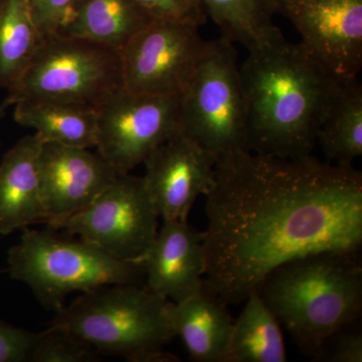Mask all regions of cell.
<instances>
[{
	"label": "cell",
	"instance_id": "cell-1",
	"mask_svg": "<svg viewBox=\"0 0 362 362\" xmlns=\"http://www.w3.org/2000/svg\"><path fill=\"white\" fill-rule=\"evenodd\" d=\"M206 211V287L239 304L286 262L361 252L362 175L313 156L228 152L218 156Z\"/></svg>",
	"mask_w": 362,
	"mask_h": 362
},
{
	"label": "cell",
	"instance_id": "cell-2",
	"mask_svg": "<svg viewBox=\"0 0 362 362\" xmlns=\"http://www.w3.org/2000/svg\"><path fill=\"white\" fill-rule=\"evenodd\" d=\"M246 101L247 149L302 158L312 156L339 82L300 44L282 39L250 52L240 66Z\"/></svg>",
	"mask_w": 362,
	"mask_h": 362
},
{
	"label": "cell",
	"instance_id": "cell-3",
	"mask_svg": "<svg viewBox=\"0 0 362 362\" xmlns=\"http://www.w3.org/2000/svg\"><path fill=\"white\" fill-rule=\"evenodd\" d=\"M255 289L304 356L314 361L362 311L359 252L325 251L286 262Z\"/></svg>",
	"mask_w": 362,
	"mask_h": 362
},
{
	"label": "cell",
	"instance_id": "cell-4",
	"mask_svg": "<svg viewBox=\"0 0 362 362\" xmlns=\"http://www.w3.org/2000/svg\"><path fill=\"white\" fill-rule=\"evenodd\" d=\"M8 271L25 283L45 308L58 312L66 297L104 286H144L142 264L122 261L58 230L23 228L18 244L8 251Z\"/></svg>",
	"mask_w": 362,
	"mask_h": 362
},
{
	"label": "cell",
	"instance_id": "cell-5",
	"mask_svg": "<svg viewBox=\"0 0 362 362\" xmlns=\"http://www.w3.org/2000/svg\"><path fill=\"white\" fill-rule=\"evenodd\" d=\"M168 302L144 286H104L82 293L59 309L52 324L82 338L98 354L134 362L143 352L162 349L175 337L169 325Z\"/></svg>",
	"mask_w": 362,
	"mask_h": 362
},
{
	"label": "cell",
	"instance_id": "cell-6",
	"mask_svg": "<svg viewBox=\"0 0 362 362\" xmlns=\"http://www.w3.org/2000/svg\"><path fill=\"white\" fill-rule=\"evenodd\" d=\"M180 132L221 156L247 149L246 101L238 52L230 40H209L181 95Z\"/></svg>",
	"mask_w": 362,
	"mask_h": 362
},
{
	"label": "cell",
	"instance_id": "cell-7",
	"mask_svg": "<svg viewBox=\"0 0 362 362\" xmlns=\"http://www.w3.org/2000/svg\"><path fill=\"white\" fill-rule=\"evenodd\" d=\"M124 87L121 52L82 39L45 40L21 82L2 105L21 100L97 107Z\"/></svg>",
	"mask_w": 362,
	"mask_h": 362
},
{
	"label": "cell",
	"instance_id": "cell-8",
	"mask_svg": "<svg viewBox=\"0 0 362 362\" xmlns=\"http://www.w3.org/2000/svg\"><path fill=\"white\" fill-rule=\"evenodd\" d=\"M144 180L119 175L92 204L49 228L65 230L122 261L138 263L158 233Z\"/></svg>",
	"mask_w": 362,
	"mask_h": 362
},
{
	"label": "cell",
	"instance_id": "cell-9",
	"mask_svg": "<svg viewBox=\"0 0 362 362\" xmlns=\"http://www.w3.org/2000/svg\"><path fill=\"white\" fill-rule=\"evenodd\" d=\"M97 111L96 148L120 175L129 173L162 143L180 133V96H149L122 87Z\"/></svg>",
	"mask_w": 362,
	"mask_h": 362
},
{
	"label": "cell",
	"instance_id": "cell-10",
	"mask_svg": "<svg viewBox=\"0 0 362 362\" xmlns=\"http://www.w3.org/2000/svg\"><path fill=\"white\" fill-rule=\"evenodd\" d=\"M206 44L194 23L153 18L121 51L124 88L138 95L180 96Z\"/></svg>",
	"mask_w": 362,
	"mask_h": 362
},
{
	"label": "cell",
	"instance_id": "cell-11",
	"mask_svg": "<svg viewBox=\"0 0 362 362\" xmlns=\"http://www.w3.org/2000/svg\"><path fill=\"white\" fill-rule=\"evenodd\" d=\"M276 14L296 28L303 45L340 84L362 68V0H274Z\"/></svg>",
	"mask_w": 362,
	"mask_h": 362
},
{
	"label": "cell",
	"instance_id": "cell-12",
	"mask_svg": "<svg viewBox=\"0 0 362 362\" xmlns=\"http://www.w3.org/2000/svg\"><path fill=\"white\" fill-rule=\"evenodd\" d=\"M218 158L180 132L145 159L143 180L163 221H187L195 201L216 182Z\"/></svg>",
	"mask_w": 362,
	"mask_h": 362
},
{
	"label": "cell",
	"instance_id": "cell-13",
	"mask_svg": "<svg viewBox=\"0 0 362 362\" xmlns=\"http://www.w3.org/2000/svg\"><path fill=\"white\" fill-rule=\"evenodd\" d=\"M119 175L98 152L44 143L40 157L44 223L52 226L82 211Z\"/></svg>",
	"mask_w": 362,
	"mask_h": 362
},
{
	"label": "cell",
	"instance_id": "cell-14",
	"mask_svg": "<svg viewBox=\"0 0 362 362\" xmlns=\"http://www.w3.org/2000/svg\"><path fill=\"white\" fill-rule=\"evenodd\" d=\"M138 263L144 268L148 291L175 303L182 301L206 282L204 235L187 221H163Z\"/></svg>",
	"mask_w": 362,
	"mask_h": 362
},
{
	"label": "cell",
	"instance_id": "cell-15",
	"mask_svg": "<svg viewBox=\"0 0 362 362\" xmlns=\"http://www.w3.org/2000/svg\"><path fill=\"white\" fill-rule=\"evenodd\" d=\"M42 138H21L0 163V235H7L35 223H44L40 192Z\"/></svg>",
	"mask_w": 362,
	"mask_h": 362
},
{
	"label": "cell",
	"instance_id": "cell-16",
	"mask_svg": "<svg viewBox=\"0 0 362 362\" xmlns=\"http://www.w3.org/2000/svg\"><path fill=\"white\" fill-rule=\"evenodd\" d=\"M206 280V279H204ZM168 317L173 337L185 344L197 362H223L233 320L228 304L204 287L180 302H168Z\"/></svg>",
	"mask_w": 362,
	"mask_h": 362
},
{
	"label": "cell",
	"instance_id": "cell-17",
	"mask_svg": "<svg viewBox=\"0 0 362 362\" xmlns=\"http://www.w3.org/2000/svg\"><path fill=\"white\" fill-rule=\"evenodd\" d=\"M152 20L135 0H75L56 37L90 40L121 52Z\"/></svg>",
	"mask_w": 362,
	"mask_h": 362
},
{
	"label": "cell",
	"instance_id": "cell-18",
	"mask_svg": "<svg viewBox=\"0 0 362 362\" xmlns=\"http://www.w3.org/2000/svg\"><path fill=\"white\" fill-rule=\"evenodd\" d=\"M14 120L33 128L44 143L93 148L97 143V111L90 105L21 100Z\"/></svg>",
	"mask_w": 362,
	"mask_h": 362
},
{
	"label": "cell",
	"instance_id": "cell-19",
	"mask_svg": "<svg viewBox=\"0 0 362 362\" xmlns=\"http://www.w3.org/2000/svg\"><path fill=\"white\" fill-rule=\"evenodd\" d=\"M244 309L233 321L223 362H286L281 324L256 289L245 299Z\"/></svg>",
	"mask_w": 362,
	"mask_h": 362
},
{
	"label": "cell",
	"instance_id": "cell-20",
	"mask_svg": "<svg viewBox=\"0 0 362 362\" xmlns=\"http://www.w3.org/2000/svg\"><path fill=\"white\" fill-rule=\"evenodd\" d=\"M204 13L211 16L221 37L258 51L284 39L274 23V0H197Z\"/></svg>",
	"mask_w": 362,
	"mask_h": 362
},
{
	"label": "cell",
	"instance_id": "cell-21",
	"mask_svg": "<svg viewBox=\"0 0 362 362\" xmlns=\"http://www.w3.org/2000/svg\"><path fill=\"white\" fill-rule=\"evenodd\" d=\"M44 42L28 0H0V87L18 85Z\"/></svg>",
	"mask_w": 362,
	"mask_h": 362
},
{
	"label": "cell",
	"instance_id": "cell-22",
	"mask_svg": "<svg viewBox=\"0 0 362 362\" xmlns=\"http://www.w3.org/2000/svg\"><path fill=\"white\" fill-rule=\"evenodd\" d=\"M328 162L352 165L362 156V86L358 80L340 86L317 136Z\"/></svg>",
	"mask_w": 362,
	"mask_h": 362
},
{
	"label": "cell",
	"instance_id": "cell-23",
	"mask_svg": "<svg viewBox=\"0 0 362 362\" xmlns=\"http://www.w3.org/2000/svg\"><path fill=\"white\" fill-rule=\"evenodd\" d=\"M98 352L92 345L73 332L52 324L44 332L37 333L30 361L89 362Z\"/></svg>",
	"mask_w": 362,
	"mask_h": 362
},
{
	"label": "cell",
	"instance_id": "cell-24",
	"mask_svg": "<svg viewBox=\"0 0 362 362\" xmlns=\"http://www.w3.org/2000/svg\"><path fill=\"white\" fill-rule=\"evenodd\" d=\"M152 18L187 21L201 26L206 14L197 0H135Z\"/></svg>",
	"mask_w": 362,
	"mask_h": 362
},
{
	"label": "cell",
	"instance_id": "cell-25",
	"mask_svg": "<svg viewBox=\"0 0 362 362\" xmlns=\"http://www.w3.org/2000/svg\"><path fill=\"white\" fill-rule=\"evenodd\" d=\"M37 333L0 320V362L30 361Z\"/></svg>",
	"mask_w": 362,
	"mask_h": 362
},
{
	"label": "cell",
	"instance_id": "cell-26",
	"mask_svg": "<svg viewBox=\"0 0 362 362\" xmlns=\"http://www.w3.org/2000/svg\"><path fill=\"white\" fill-rule=\"evenodd\" d=\"M75 0H28L33 18L44 40L56 37Z\"/></svg>",
	"mask_w": 362,
	"mask_h": 362
},
{
	"label": "cell",
	"instance_id": "cell-27",
	"mask_svg": "<svg viewBox=\"0 0 362 362\" xmlns=\"http://www.w3.org/2000/svg\"><path fill=\"white\" fill-rule=\"evenodd\" d=\"M324 345L321 356L316 361L326 362H361L362 334L354 330H341L333 334Z\"/></svg>",
	"mask_w": 362,
	"mask_h": 362
},
{
	"label": "cell",
	"instance_id": "cell-28",
	"mask_svg": "<svg viewBox=\"0 0 362 362\" xmlns=\"http://www.w3.org/2000/svg\"><path fill=\"white\" fill-rule=\"evenodd\" d=\"M4 113V108H1V107H0V116L2 115V114Z\"/></svg>",
	"mask_w": 362,
	"mask_h": 362
}]
</instances>
